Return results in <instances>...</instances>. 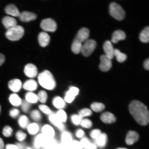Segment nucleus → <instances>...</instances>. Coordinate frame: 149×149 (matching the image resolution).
Listing matches in <instances>:
<instances>
[{
  "label": "nucleus",
  "instance_id": "obj_1",
  "mask_svg": "<svg viewBox=\"0 0 149 149\" xmlns=\"http://www.w3.org/2000/svg\"><path fill=\"white\" fill-rule=\"evenodd\" d=\"M129 109L130 114L138 123L142 126L146 125L148 123V110L142 102L138 100H134L130 104Z\"/></svg>",
  "mask_w": 149,
  "mask_h": 149
},
{
  "label": "nucleus",
  "instance_id": "obj_2",
  "mask_svg": "<svg viewBox=\"0 0 149 149\" xmlns=\"http://www.w3.org/2000/svg\"><path fill=\"white\" fill-rule=\"evenodd\" d=\"M38 81L41 86L48 91L53 90L56 86L54 77L48 70H45L38 74Z\"/></svg>",
  "mask_w": 149,
  "mask_h": 149
},
{
  "label": "nucleus",
  "instance_id": "obj_3",
  "mask_svg": "<svg viewBox=\"0 0 149 149\" xmlns=\"http://www.w3.org/2000/svg\"><path fill=\"white\" fill-rule=\"evenodd\" d=\"M24 33L23 27L17 25L7 30L5 35L9 40L15 41L20 40L23 37Z\"/></svg>",
  "mask_w": 149,
  "mask_h": 149
},
{
  "label": "nucleus",
  "instance_id": "obj_4",
  "mask_svg": "<svg viewBox=\"0 0 149 149\" xmlns=\"http://www.w3.org/2000/svg\"><path fill=\"white\" fill-rule=\"evenodd\" d=\"M109 13L115 19L121 21L125 16V13L120 5L115 2L111 3L109 6Z\"/></svg>",
  "mask_w": 149,
  "mask_h": 149
},
{
  "label": "nucleus",
  "instance_id": "obj_5",
  "mask_svg": "<svg viewBox=\"0 0 149 149\" xmlns=\"http://www.w3.org/2000/svg\"><path fill=\"white\" fill-rule=\"evenodd\" d=\"M97 43L93 40H87L86 41L82 47L81 53L86 57L89 56L95 49Z\"/></svg>",
  "mask_w": 149,
  "mask_h": 149
},
{
  "label": "nucleus",
  "instance_id": "obj_6",
  "mask_svg": "<svg viewBox=\"0 0 149 149\" xmlns=\"http://www.w3.org/2000/svg\"><path fill=\"white\" fill-rule=\"evenodd\" d=\"M40 27L45 31L53 32L56 30L57 25L54 20L48 18L43 20L41 22Z\"/></svg>",
  "mask_w": 149,
  "mask_h": 149
},
{
  "label": "nucleus",
  "instance_id": "obj_7",
  "mask_svg": "<svg viewBox=\"0 0 149 149\" xmlns=\"http://www.w3.org/2000/svg\"><path fill=\"white\" fill-rule=\"evenodd\" d=\"M48 139L41 133L38 134L33 140V146L34 149H42L46 146Z\"/></svg>",
  "mask_w": 149,
  "mask_h": 149
},
{
  "label": "nucleus",
  "instance_id": "obj_8",
  "mask_svg": "<svg viewBox=\"0 0 149 149\" xmlns=\"http://www.w3.org/2000/svg\"><path fill=\"white\" fill-rule=\"evenodd\" d=\"M100 63L99 68L102 72H107L111 69L112 66L111 59L105 55H102L100 57Z\"/></svg>",
  "mask_w": 149,
  "mask_h": 149
},
{
  "label": "nucleus",
  "instance_id": "obj_9",
  "mask_svg": "<svg viewBox=\"0 0 149 149\" xmlns=\"http://www.w3.org/2000/svg\"><path fill=\"white\" fill-rule=\"evenodd\" d=\"M24 72L25 75L27 77L33 79L37 76L38 74V70L35 65L29 63L25 66Z\"/></svg>",
  "mask_w": 149,
  "mask_h": 149
},
{
  "label": "nucleus",
  "instance_id": "obj_10",
  "mask_svg": "<svg viewBox=\"0 0 149 149\" xmlns=\"http://www.w3.org/2000/svg\"><path fill=\"white\" fill-rule=\"evenodd\" d=\"M79 92V89L75 87H70L65 94L64 99L65 102L68 103H71L77 96Z\"/></svg>",
  "mask_w": 149,
  "mask_h": 149
},
{
  "label": "nucleus",
  "instance_id": "obj_11",
  "mask_svg": "<svg viewBox=\"0 0 149 149\" xmlns=\"http://www.w3.org/2000/svg\"><path fill=\"white\" fill-rule=\"evenodd\" d=\"M89 33L90 31L88 29L85 27L82 28L78 31L74 39L82 43L88 40Z\"/></svg>",
  "mask_w": 149,
  "mask_h": 149
},
{
  "label": "nucleus",
  "instance_id": "obj_12",
  "mask_svg": "<svg viewBox=\"0 0 149 149\" xmlns=\"http://www.w3.org/2000/svg\"><path fill=\"white\" fill-rule=\"evenodd\" d=\"M41 133L48 139H55V131L54 128L50 125L46 124L41 128Z\"/></svg>",
  "mask_w": 149,
  "mask_h": 149
},
{
  "label": "nucleus",
  "instance_id": "obj_13",
  "mask_svg": "<svg viewBox=\"0 0 149 149\" xmlns=\"http://www.w3.org/2000/svg\"><path fill=\"white\" fill-rule=\"evenodd\" d=\"M48 120L52 125L54 126L61 132L65 130V126L64 123L61 122L56 116L55 113H53L48 116Z\"/></svg>",
  "mask_w": 149,
  "mask_h": 149
},
{
  "label": "nucleus",
  "instance_id": "obj_14",
  "mask_svg": "<svg viewBox=\"0 0 149 149\" xmlns=\"http://www.w3.org/2000/svg\"><path fill=\"white\" fill-rule=\"evenodd\" d=\"M8 87L10 91L16 93L21 90L23 87V84L19 79H14L9 81Z\"/></svg>",
  "mask_w": 149,
  "mask_h": 149
},
{
  "label": "nucleus",
  "instance_id": "obj_15",
  "mask_svg": "<svg viewBox=\"0 0 149 149\" xmlns=\"http://www.w3.org/2000/svg\"><path fill=\"white\" fill-rule=\"evenodd\" d=\"M103 48L106 56L111 59L114 57V48L111 42L109 40H107L104 42Z\"/></svg>",
  "mask_w": 149,
  "mask_h": 149
},
{
  "label": "nucleus",
  "instance_id": "obj_16",
  "mask_svg": "<svg viewBox=\"0 0 149 149\" xmlns=\"http://www.w3.org/2000/svg\"><path fill=\"white\" fill-rule=\"evenodd\" d=\"M38 85L35 80L31 79L27 80L23 84L22 88L28 92H33L38 88Z\"/></svg>",
  "mask_w": 149,
  "mask_h": 149
},
{
  "label": "nucleus",
  "instance_id": "obj_17",
  "mask_svg": "<svg viewBox=\"0 0 149 149\" xmlns=\"http://www.w3.org/2000/svg\"><path fill=\"white\" fill-rule=\"evenodd\" d=\"M73 140L72 134L70 132L65 130L61 132L60 143L70 146L71 143Z\"/></svg>",
  "mask_w": 149,
  "mask_h": 149
},
{
  "label": "nucleus",
  "instance_id": "obj_18",
  "mask_svg": "<svg viewBox=\"0 0 149 149\" xmlns=\"http://www.w3.org/2000/svg\"><path fill=\"white\" fill-rule=\"evenodd\" d=\"M139 135L136 132L130 131L127 134L125 141L127 144L130 145H133L138 140Z\"/></svg>",
  "mask_w": 149,
  "mask_h": 149
},
{
  "label": "nucleus",
  "instance_id": "obj_19",
  "mask_svg": "<svg viewBox=\"0 0 149 149\" xmlns=\"http://www.w3.org/2000/svg\"><path fill=\"white\" fill-rule=\"evenodd\" d=\"M19 19L23 22H29L34 20L37 18V15L31 12L24 11L20 14Z\"/></svg>",
  "mask_w": 149,
  "mask_h": 149
},
{
  "label": "nucleus",
  "instance_id": "obj_20",
  "mask_svg": "<svg viewBox=\"0 0 149 149\" xmlns=\"http://www.w3.org/2000/svg\"><path fill=\"white\" fill-rule=\"evenodd\" d=\"M2 23L7 30L17 25V21L15 19L8 16H5L3 18Z\"/></svg>",
  "mask_w": 149,
  "mask_h": 149
},
{
  "label": "nucleus",
  "instance_id": "obj_21",
  "mask_svg": "<svg viewBox=\"0 0 149 149\" xmlns=\"http://www.w3.org/2000/svg\"><path fill=\"white\" fill-rule=\"evenodd\" d=\"M50 37L48 33L45 32L40 33L38 36V41L40 45L42 47H45L49 44Z\"/></svg>",
  "mask_w": 149,
  "mask_h": 149
},
{
  "label": "nucleus",
  "instance_id": "obj_22",
  "mask_svg": "<svg viewBox=\"0 0 149 149\" xmlns=\"http://www.w3.org/2000/svg\"><path fill=\"white\" fill-rule=\"evenodd\" d=\"M126 35L124 31L118 30L115 31L112 35L111 41L114 44H116L119 41L125 40Z\"/></svg>",
  "mask_w": 149,
  "mask_h": 149
},
{
  "label": "nucleus",
  "instance_id": "obj_23",
  "mask_svg": "<svg viewBox=\"0 0 149 149\" xmlns=\"http://www.w3.org/2000/svg\"><path fill=\"white\" fill-rule=\"evenodd\" d=\"M52 102L54 107L58 110L63 109L66 107V102L60 96L55 97L52 100Z\"/></svg>",
  "mask_w": 149,
  "mask_h": 149
},
{
  "label": "nucleus",
  "instance_id": "obj_24",
  "mask_svg": "<svg viewBox=\"0 0 149 149\" xmlns=\"http://www.w3.org/2000/svg\"><path fill=\"white\" fill-rule=\"evenodd\" d=\"M100 119L106 124H111L115 122L116 117L112 113L109 112H106L102 113L100 116Z\"/></svg>",
  "mask_w": 149,
  "mask_h": 149
},
{
  "label": "nucleus",
  "instance_id": "obj_25",
  "mask_svg": "<svg viewBox=\"0 0 149 149\" xmlns=\"http://www.w3.org/2000/svg\"><path fill=\"white\" fill-rule=\"evenodd\" d=\"M5 11L7 14L14 17H19L20 14L17 7L12 4L7 6Z\"/></svg>",
  "mask_w": 149,
  "mask_h": 149
},
{
  "label": "nucleus",
  "instance_id": "obj_26",
  "mask_svg": "<svg viewBox=\"0 0 149 149\" xmlns=\"http://www.w3.org/2000/svg\"><path fill=\"white\" fill-rule=\"evenodd\" d=\"M9 100L10 104L15 107H20L23 102L21 98L16 93L11 94L9 96Z\"/></svg>",
  "mask_w": 149,
  "mask_h": 149
},
{
  "label": "nucleus",
  "instance_id": "obj_27",
  "mask_svg": "<svg viewBox=\"0 0 149 149\" xmlns=\"http://www.w3.org/2000/svg\"><path fill=\"white\" fill-rule=\"evenodd\" d=\"M28 133L32 136L36 135L40 130V127L36 123H29L26 128Z\"/></svg>",
  "mask_w": 149,
  "mask_h": 149
},
{
  "label": "nucleus",
  "instance_id": "obj_28",
  "mask_svg": "<svg viewBox=\"0 0 149 149\" xmlns=\"http://www.w3.org/2000/svg\"><path fill=\"white\" fill-rule=\"evenodd\" d=\"M97 146L100 148H104L106 146L107 142V136L105 133H102L97 139L95 140Z\"/></svg>",
  "mask_w": 149,
  "mask_h": 149
},
{
  "label": "nucleus",
  "instance_id": "obj_29",
  "mask_svg": "<svg viewBox=\"0 0 149 149\" xmlns=\"http://www.w3.org/2000/svg\"><path fill=\"white\" fill-rule=\"evenodd\" d=\"M26 101L30 104H36L38 102L37 94L33 92H28L25 95Z\"/></svg>",
  "mask_w": 149,
  "mask_h": 149
},
{
  "label": "nucleus",
  "instance_id": "obj_30",
  "mask_svg": "<svg viewBox=\"0 0 149 149\" xmlns=\"http://www.w3.org/2000/svg\"><path fill=\"white\" fill-rule=\"evenodd\" d=\"M18 123L19 126L23 129H26L30 123L29 118L25 115H20L19 117Z\"/></svg>",
  "mask_w": 149,
  "mask_h": 149
},
{
  "label": "nucleus",
  "instance_id": "obj_31",
  "mask_svg": "<svg viewBox=\"0 0 149 149\" xmlns=\"http://www.w3.org/2000/svg\"><path fill=\"white\" fill-rule=\"evenodd\" d=\"M139 38L143 43H148L149 41V27H146L140 33Z\"/></svg>",
  "mask_w": 149,
  "mask_h": 149
},
{
  "label": "nucleus",
  "instance_id": "obj_32",
  "mask_svg": "<svg viewBox=\"0 0 149 149\" xmlns=\"http://www.w3.org/2000/svg\"><path fill=\"white\" fill-rule=\"evenodd\" d=\"M59 143L55 138L48 139L46 146L42 149H58Z\"/></svg>",
  "mask_w": 149,
  "mask_h": 149
},
{
  "label": "nucleus",
  "instance_id": "obj_33",
  "mask_svg": "<svg viewBox=\"0 0 149 149\" xmlns=\"http://www.w3.org/2000/svg\"><path fill=\"white\" fill-rule=\"evenodd\" d=\"M83 45L74 39L71 46L72 51L74 54H77L81 52Z\"/></svg>",
  "mask_w": 149,
  "mask_h": 149
},
{
  "label": "nucleus",
  "instance_id": "obj_34",
  "mask_svg": "<svg viewBox=\"0 0 149 149\" xmlns=\"http://www.w3.org/2000/svg\"><path fill=\"white\" fill-rule=\"evenodd\" d=\"M114 56L116 57L117 61L120 63L124 62L127 58L125 54L122 53L120 50L117 49L114 50Z\"/></svg>",
  "mask_w": 149,
  "mask_h": 149
},
{
  "label": "nucleus",
  "instance_id": "obj_35",
  "mask_svg": "<svg viewBox=\"0 0 149 149\" xmlns=\"http://www.w3.org/2000/svg\"><path fill=\"white\" fill-rule=\"evenodd\" d=\"M56 116L61 122L64 123L67 121L68 116L67 113L64 109H59L56 113H55Z\"/></svg>",
  "mask_w": 149,
  "mask_h": 149
},
{
  "label": "nucleus",
  "instance_id": "obj_36",
  "mask_svg": "<svg viewBox=\"0 0 149 149\" xmlns=\"http://www.w3.org/2000/svg\"><path fill=\"white\" fill-rule=\"evenodd\" d=\"M30 116L35 122H39L42 120V115L40 112L38 110L35 109L31 112Z\"/></svg>",
  "mask_w": 149,
  "mask_h": 149
},
{
  "label": "nucleus",
  "instance_id": "obj_37",
  "mask_svg": "<svg viewBox=\"0 0 149 149\" xmlns=\"http://www.w3.org/2000/svg\"><path fill=\"white\" fill-rule=\"evenodd\" d=\"M38 101H40L42 104L45 103L48 99V95L46 91L44 90H40L37 94Z\"/></svg>",
  "mask_w": 149,
  "mask_h": 149
},
{
  "label": "nucleus",
  "instance_id": "obj_38",
  "mask_svg": "<svg viewBox=\"0 0 149 149\" xmlns=\"http://www.w3.org/2000/svg\"><path fill=\"white\" fill-rule=\"evenodd\" d=\"M91 109L96 112H100L103 111L105 107L103 104L100 102H95L91 105Z\"/></svg>",
  "mask_w": 149,
  "mask_h": 149
},
{
  "label": "nucleus",
  "instance_id": "obj_39",
  "mask_svg": "<svg viewBox=\"0 0 149 149\" xmlns=\"http://www.w3.org/2000/svg\"><path fill=\"white\" fill-rule=\"evenodd\" d=\"M38 109L40 111L48 116L53 113L50 107L44 104H41L39 105Z\"/></svg>",
  "mask_w": 149,
  "mask_h": 149
},
{
  "label": "nucleus",
  "instance_id": "obj_40",
  "mask_svg": "<svg viewBox=\"0 0 149 149\" xmlns=\"http://www.w3.org/2000/svg\"><path fill=\"white\" fill-rule=\"evenodd\" d=\"M16 138L19 141V142H23L26 139L27 135L22 130H18L16 132L15 134Z\"/></svg>",
  "mask_w": 149,
  "mask_h": 149
},
{
  "label": "nucleus",
  "instance_id": "obj_41",
  "mask_svg": "<svg viewBox=\"0 0 149 149\" xmlns=\"http://www.w3.org/2000/svg\"><path fill=\"white\" fill-rule=\"evenodd\" d=\"M82 118L79 115L74 114L72 115L71 117V120L72 123L74 125H78L81 124V121L83 120Z\"/></svg>",
  "mask_w": 149,
  "mask_h": 149
},
{
  "label": "nucleus",
  "instance_id": "obj_42",
  "mask_svg": "<svg viewBox=\"0 0 149 149\" xmlns=\"http://www.w3.org/2000/svg\"><path fill=\"white\" fill-rule=\"evenodd\" d=\"M13 133V130L11 127L6 126L3 128V134L5 137H9L12 136Z\"/></svg>",
  "mask_w": 149,
  "mask_h": 149
},
{
  "label": "nucleus",
  "instance_id": "obj_43",
  "mask_svg": "<svg viewBox=\"0 0 149 149\" xmlns=\"http://www.w3.org/2000/svg\"><path fill=\"white\" fill-rule=\"evenodd\" d=\"M92 111L88 109H82L79 111V115L81 117L89 116L92 114Z\"/></svg>",
  "mask_w": 149,
  "mask_h": 149
},
{
  "label": "nucleus",
  "instance_id": "obj_44",
  "mask_svg": "<svg viewBox=\"0 0 149 149\" xmlns=\"http://www.w3.org/2000/svg\"><path fill=\"white\" fill-rule=\"evenodd\" d=\"M69 149H83V148L80 141L73 140L70 145Z\"/></svg>",
  "mask_w": 149,
  "mask_h": 149
},
{
  "label": "nucleus",
  "instance_id": "obj_45",
  "mask_svg": "<svg viewBox=\"0 0 149 149\" xmlns=\"http://www.w3.org/2000/svg\"><path fill=\"white\" fill-rule=\"evenodd\" d=\"M22 110L24 113H27L29 112L31 109V104L26 101V100H24L22 102L21 106Z\"/></svg>",
  "mask_w": 149,
  "mask_h": 149
},
{
  "label": "nucleus",
  "instance_id": "obj_46",
  "mask_svg": "<svg viewBox=\"0 0 149 149\" xmlns=\"http://www.w3.org/2000/svg\"><path fill=\"white\" fill-rule=\"evenodd\" d=\"M92 121L87 119L83 120L80 124L82 127L87 128H89L92 127Z\"/></svg>",
  "mask_w": 149,
  "mask_h": 149
},
{
  "label": "nucleus",
  "instance_id": "obj_47",
  "mask_svg": "<svg viewBox=\"0 0 149 149\" xmlns=\"http://www.w3.org/2000/svg\"><path fill=\"white\" fill-rule=\"evenodd\" d=\"M20 113L19 110L17 108H13L9 111V115L12 118L15 119L19 116Z\"/></svg>",
  "mask_w": 149,
  "mask_h": 149
},
{
  "label": "nucleus",
  "instance_id": "obj_48",
  "mask_svg": "<svg viewBox=\"0 0 149 149\" xmlns=\"http://www.w3.org/2000/svg\"><path fill=\"white\" fill-rule=\"evenodd\" d=\"M102 132L99 129H95L91 131L90 136L93 139L95 140L101 135Z\"/></svg>",
  "mask_w": 149,
  "mask_h": 149
},
{
  "label": "nucleus",
  "instance_id": "obj_49",
  "mask_svg": "<svg viewBox=\"0 0 149 149\" xmlns=\"http://www.w3.org/2000/svg\"><path fill=\"white\" fill-rule=\"evenodd\" d=\"M80 143L83 148L85 149L91 143L90 141L87 137H83L81 138Z\"/></svg>",
  "mask_w": 149,
  "mask_h": 149
},
{
  "label": "nucleus",
  "instance_id": "obj_50",
  "mask_svg": "<svg viewBox=\"0 0 149 149\" xmlns=\"http://www.w3.org/2000/svg\"><path fill=\"white\" fill-rule=\"evenodd\" d=\"M76 136L78 138H82L84 135L85 133L83 130L81 129L78 130L76 132Z\"/></svg>",
  "mask_w": 149,
  "mask_h": 149
},
{
  "label": "nucleus",
  "instance_id": "obj_51",
  "mask_svg": "<svg viewBox=\"0 0 149 149\" xmlns=\"http://www.w3.org/2000/svg\"><path fill=\"white\" fill-rule=\"evenodd\" d=\"M5 149H19L15 144H7L5 146Z\"/></svg>",
  "mask_w": 149,
  "mask_h": 149
},
{
  "label": "nucleus",
  "instance_id": "obj_52",
  "mask_svg": "<svg viewBox=\"0 0 149 149\" xmlns=\"http://www.w3.org/2000/svg\"><path fill=\"white\" fill-rule=\"evenodd\" d=\"M15 144L17 146L19 149H26L25 145L23 142H18L16 143Z\"/></svg>",
  "mask_w": 149,
  "mask_h": 149
},
{
  "label": "nucleus",
  "instance_id": "obj_53",
  "mask_svg": "<svg viewBox=\"0 0 149 149\" xmlns=\"http://www.w3.org/2000/svg\"><path fill=\"white\" fill-rule=\"evenodd\" d=\"M58 149H69V146L63 144L59 142L58 146Z\"/></svg>",
  "mask_w": 149,
  "mask_h": 149
},
{
  "label": "nucleus",
  "instance_id": "obj_54",
  "mask_svg": "<svg viewBox=\"0 0 149 149\" xmlns=\"http://www.w3.org/2000/svg\"><path fill=\"white\" fill-rule=\"evenodd\" d=\"M144 68L147 70H149V59H147L144 61Z\"/></svg>",
  "mask_w": 149,
  "mask_h": 149
},
{
  "label": "nucleus",
  "instance_id": "obj_55",
  "mask_svg": "<svg viewBox=\"0 0 149 149\" xmlns=\"http://www.w3.org/2000/svg\"><path fill=\"white\" fill-rule=\"evenodd\" d=\"M5 60V56L3 54L0 53V66L4 63Z\"/></svg>",
  "mask_w": 149,
  "mask_h": 149
},
{
  "label": "nucleus",
  "instance_id": "obj_56",
  "mask_svg": "<svg viewBox=\"0 0 149 149\" xmlns=\"http://www.w3.org/2000/svg\"><path fill=\"white\" fill-rule=\"evenodd\" d=\"M97 146L96 145L93 143H91L85 149H97Z\"/></svg>",
  "mask_w": 149,
  "mask_h": 149
},
{
  "label": "nucleus",
  "instance_id": "obj_57",
  "mask_svg": "<svg viewBox=\"0 0 149 149\" xmlns=\"http://www.w3.org/2000/svg\"><path fill=\"white\" fill-rule=\"evenodd\" d=\"M4 143L2 139L0 137V149H3L4 148Z\"/></svg>",
  "mask_w": 149,
  "mask_h": 149
},
{
  "label": "nucleus",
  "instance_id": "obj_58",
  "mask_svg": "<svg viewBox=\"0 0 149 149\" xmlns=\"http://www.w3.org/2000/svg\"><path fill=\"white\" fill-rule=\"evenodd\" d=\"M26 149H34L33 148H30V147H27Z\"/></svg>",
  "mask_w": 149,
  "mask_h": 149
},
{
  "label": "nucleus",
  "instance_id": "obj_59",
  "mask_svg": "<svg viewBox=\"0 0 149 149\" xmlns=\"http://www.w3.org/2000/svg\"><path fill=\"white\" fill-rule=\"evenodd\" d=\"M117 149H127L126 148H117Z\"/></svg>",
  "mask_w": 149,
  "mask_h": 149
},
{
  "label": "nucleus",
  "instance_id": "obj_60",
  "mask_svg": "<svg viewBox=\"0 0 149 149\" xmlns=\"http://www.w3.org/2000/svg\"><path fill=\"white\" fill-rule=\"evenodd\" d=\"M1 106L0 105V113H1Z\"/></svg>",
  "mask_w": 149,
  "mask_h": 149
}]
</instances>
